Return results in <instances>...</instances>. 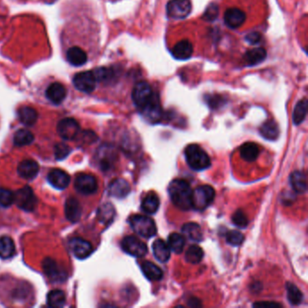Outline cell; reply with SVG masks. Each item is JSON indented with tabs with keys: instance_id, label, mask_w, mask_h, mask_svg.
<instances>
[{
	"instance_id": "cell-1",
	"label": "cell",
	"mask_w": 308,
	"mask_h": 308,
	"mask_svg": "<svg viewBox=\"0 0 308 308\" xmlns=\"http://www.w3.org/2000/svg\"><path fill=\"white\" fill-rule=\"evenodd\" d=\"M90 26L89 21L84 19V17H78L69 22L62 31L61 37L62 53L71 65L79 67L89 62L90 52L86 45L88 41L84 39V37L89 33L86 30Z\"/></svg>"
},
{
	"instance_id": "cell-2",
	"label": "cell",
	"mask_w": 308,
	"mask_h": 308,
	"mask_svg": "<svg viewBox=\"0 0 308 308\" xmlns=\"http://www.w3.org/2000/svg\"><path fill=\"white\" fill-rule=\"evenodd\" d=\"M169 196L173 203L179 209L187 211L192 208L193 190L185 180L176 179L168 186Z\"/></svg>"
},
{
	"instance_id": "cell-3",
	"label": "cell",
	"mask_w": 308,
	"mask_h": 308,
	"mask_svg": "<svg viewBox=\"0 0 308 308\" xmlns=\"http://www.w3.org/2000/svg\"><path fill=\"white\" fill-rule=\"evenodd\" d=\"M185 155L187 164L195 171L204 170L211 165L208 154L198 145H189L185 148Z\"/></svg>"
},
{
	"instance_id": "cell-4",
	"label": "cell",
	"mask_w": 308,
	"mask_h": 308,
	"mask_svg": "<svg viewBox=\"0 0 308 308\" xmlns=\"http://www.w3.org/2000/svg\"><path fill=\"white\" fill-rule=\"evenodd\" d=\"M129 224L136 234L143 238H152L156 234V226L151 218L145 215H133Z\"/></svg>"
},
{
	"instance_id": "cell-5",
	"label": "cell",
	"mask_w": 308,
	"mask_h": 308,
	"mask_svg": "<svg viewBox=\"0 0 308 308\" xmlns=\"http://www.w3.org/2000/svg\"><path fill=\"white\" fill-rule=\"evenodd\" d=\"M215 197V191L211 185H201L193 191L192 208L203 211L211 206Z\"/></svg>"
},
{
	"instance_id": "cell-6",
	"label": "cell",
	"mask_w": 308,
	"mask_h": 308,
	"mask_svg": "<svg viewBox=\"0 0 308 308\" xmlns=\"http://www.w3.org/2000/svg\"><path fill=\"white\" fill-rule=\"evenodd\" d=\"M74 87L84 93H91L97 84V79L93 71H86L75 74L73 78Z\"/></svg>"
},
{
	"instance_id": "cell-7",
	"label": "cell",
	"mask_w": 308,
	"mask_h": 308,
	"mask_svg": "<svg viewBox=\"0 0 308 308\" xmlns=\"http://www.w3.org/2000/svg\"><path fill=\"white\" fill-rule=\"evenodd\" d=\"M15 201L20 209L25 212H32L37 207V198L31 187L25 186L16 193Z\"/></svg>"
},
{
	"instance_id": "cell-8",
	"label": "cell",
	"mask_w": 308,
	"mask_h": 308,
	"mask_svg": "<svg viewBox=\"0 0 308 308\" xmlns=\"http://www.w3.org/2000/svg\"><path fill=\"white\" fill-rule=\"evenodd\" d=\"M192 11L190 0H170L166 6V12L169 17L175 19H184Z\"/></svg>"
},
{
	"instance_id": "cell-9",
	"label": "cell",
	"mask_w": 308,
	"mask_h": 308,
	"mask_svg": "<svg viewBox=\"0 0 308 308\" xmlns=\"http://www.w3.org/2000/svg\"><path fill=\"white\" fill-rule=\"evenodd\" d=\"M121 248L126 253L135 258H142L148 253V247L135 236H127L121 242Z\"/></svg>"
},
{
	"instance_id": "cell-10",
	"label": "cell",
	"mask_w": 308,
	"mask_h": 308,
	"mask_svg": "<svg viewBox=\"0 0 308 308\" xmlns=\"http://www.w3.org/2000/svg\"><path fill=\"white\" fill-rule=\"evenodd\" d=\"M153 93L152 88L148 82H138L132 91L133 102L140 111L151 99Z\"/></svg>"
},
{
	"instance_id": "cell-11",
	"label": "cell",
	"mask_w": 308,
	"mask_h": 308,
	"mask_svg": "<svg viewBox=\"0 0 308 308\" xmlns=\"http://www.w3.org/2000/svg\"><path fill=\"white\" fill-rule=\"evenodd\" d=\"M140 111L149 122L156 123L160 121L163 112L161 109L160 100L158 98V95L153 93L151 99H149V101L140 110Z\"/></svg>"
},
{
	"instance_id": "cell-12",
	"label": "cell",
	"mask_w": 308,
	"mask_h": 308,
	"mask_svg": "<svg viewBox=\"0 0 308 308\" xmlns=\"http://www.w3.org/2000/svg\"><path fill=\"white\" fill-rule=\"evenodd\" d=\"M57 132L63 140H74L80 133V125L77 120L73 118H66L58 123Z\"/></svg>"
},
{
	"instance_id": "cell-13",
	"label": "cell",
	"mask_w": 308,
	"mask_h": 308,
	"mask_svg": "<svg viewBox=\"0 0 308 308\" xmlns=\"http://www.w3.org/2000/svg\"><path fill=\"white\" fill-rule=\"evenodd\" d=\"M45 96L50 102L54 103L55 105L61 104L67 96L66 87L62 82L56 81L51 82L46 86Z\"/></svg>"
},
{
	"instance_id": "cell-14",
	"label": "cell",
	"mask_w": 308,
	"mask_h": 308,
	"mask_svg": "<svg viewBox=\"0 0 308 308\" xmlns=\"http://www.w3.org/2000/svg\"><path fill=\"white\" fill-rule=\"evenodd\" d=\"M75 188L82 194H92L98 190V183L93 176L88 174H81L74 182Z\"/></svg>"
},
{
	"instance_id": "cell-15",
	"label": "cell",
	"mask_w": 308,
	"mask_h": 308,
	"mask_svg": "<svg viewBox=\"0 0 308 308\" xmlns=\"http://www.w3.org/2000/svg\"><path fill=\"white\" fill-rule=\"evenodd\" d=\"M69 248L73 254L80 259H86L93 251L91 243L82 238H72L69 243Z\"/></svg>"
},
{
	"instance_id": "cell-16",
	"label": "cell",
	"mask_w": 308,
	"mask_h": 308,
	"mask_svg": "<svg viewBox=\"0 0 308 308\" xmlns=\"http://www.w3.org/2000/svg\"><path fill=\"white\" fill-rule=\"evenodd\" d=\"M43 267L50 280H53L54 282H62L63 280H65V271H63L62 268L59 267V265L54 261V259L50 258L45 259L43 262Z\"/></svg>"
},
{
	"instance_id": "cell-17",
	"label": "cell",
	"mask_w": 308,
	"mask_h": 308,
	"mask_svg": "<svg viewBox=\"0 0 308 308\" xmlns=\"http://www.w3.org/2000/svg\"><path fill=\"white\" fill-rule=\"evenodd\" d=\"M246 20V15L243 10L239 9H227L224 13V22L225 25L231 29H237L241 27Z\"/></svg>"
},
{
	"instance_id": "cell-18",
	"label": "cell",
	"mask_w": 308,
	"mask_h": 308,
	"mask_svg": "<svg viewBox=\"0 0 308 308\" xmlns=\"http://www.w3.org/2000/svg\"><path fill=\"white\" fill-rule=\"evenodd\" d=\"M47 180L50 185L59 190L65 189L71 182L70 176L61 169H54L48 174Z\"/></svg>"
},
{
	"instance_id": "cell-19",
	"label": "cell",
	"mask_w": 308,
	"mask_h": 308,
	"mask_svg": "<svg viewBox=\"0 0 308 308\" xmlns=\"http://www.w3.org/2000/svg\"><path fill=\"white\" fill-rule=\"evenodd\" d=\"M17 172L21 177L26 180H33L39 172V164L33 159L22 161L18 164Z\"/></svg>"
},
{
	"instance_id": "cell-20",
	"label": "cell",
	"mask_w": 308,
	"mask_h": 308,
	"mask_svg": "<svg viewBox=\"0 0 308 308\" xmlns=\"http://www.w3.org/2000/svg\"><path fill=\"white\" fill-rule=\"evenodd\" d=\"M130 193V185L126 180L118 178L109 185V194L112 197L122 199Z\"/></svg>"
},
{
	"instance_id": "cell-21",
	"label": "cell",
	"mask_w": 308,
	"mask_h": 308,
	"mask_svg": "<svg viewBox=\"0 0 308 308\" xmlns=\"http://www.w3.org/2000/svg\"><path fill=\"white\" fill-rule=\"evenodd\" d=\"M193 45L188 40H182L178 42L173 47L172 54L177 60H187L193 55Z\"/></svg>"
},
{
	"instance_id": "cell-22",
	"label": "cell",
	"mask_w": 308,
	"mask_h": 308,
	"mask_svg": "<svg viewBox=\"0 0 308 308\" xmlns=\"http://www.w3.org/2000/svg\"><path fill=\"white\" fill-rule=\"evenodd\" d=\"M65 216L72 222H77L82 217V207L75 198L70 197L66 200Z\"/></svg>"
},
{
	"instance_id": "cell-23",
	"label": "cell",
	"mask_w": 308,
	"mask_h": 308,
	"mask_svg": "<svg viewBox=\"0 0 308 308\" xmlns=\"http://www.w3.org/2000/svg\"><path fill=\"white\" fill-rule=\"evenodd\" d=\"M115 156V150L111 146H103L99 148L98 152V162L100 167L102 169L110 168L114 162Z\"/></svg>"
},
{
	"instance_id": "cell-24",
	"label": "cell",
	"mask_w": 308,
	"mask_h": 308,
	"mask_svg": "<svg viewBox=\"0 0 308 308\" xmlns=\"http://www.w3.org/2000/svg\"><path fill=\"white\" fill-rule=\"evenodd\" d=\"M153 253L156 257V259L164 263L168 261L171 256V250L169 248L168 244L165 243L163 239H156L155 243H153Z\"/></svg>"
},
{
	"instance_id": "cell-25",
	"label": "cell",
	"mask_w": 308,
	"mask_h": 308,
	"mask_svg": "<svg viewBox=\"0 0 308 308\" xmlns=\"http://www.w3.org/2000/svg\"><path fill=\"white\" fill-rule=\"evenodd\" d=\"M267 57V52L262 47L249 50L244 55V60L249 66H255L262 62Z\"/></svg>"
},
{
	"instance_id": "cell-26",
	"label": "cell",
	"mask_w": 308,
	"mask_h": 308,
	"mask_svg": "<svg viewBox=\"0 0 308 308\" xmlns=\"http://www.w3.org/2000/svg\"><path fill=\"white\" fill-rule=\"evenodd\" d=\"M18 119L20 120L22 124L25 126H33L37 121L38 114L37 111L33 108L28 107V106H24L21 107L17 111Z\"/></svg>"
},
{
	"instance_id": "cell-27",
	"label": "cell",
	"mask_w": 308,
	"mask_h": 308,
	"mask_svg": "<svg viewBox=\"0 0 308 308\" xmlns=\"http://www.w3.org/2000/svg\"><path fill=\"white\" fill-rule=\"evenodd\" d=\"M290 185L293 190L297 193H304L306 191V177L302 171H295L290 176Z\"/></svg>"
},
{
	"instance_id": "cell-28",
	"label": "cell",
	"mask_w": 308,
	"mask_h": 308,
	"mask_svg": "<svg viewBox=\"0 0 308 308\" xmlns=\"http://www.w3.org/2000/svg\"><path fill=\"white\" fill-rule=\"evenodd\" d=\"M159 206H160V201L158 196L155 193H149L142 201L141 209L145 214H154L158 211Z\"/></svg>"
},
{
	"instance_id": "cell-29",
	"label": "cell",
	"mask_w": 308,
	"mask_h": 308,
	"mask_svg": "<svg viewBox=\"0 0 308 308\" xmlns=\"http://www.w3.org/2000/svg\"><path fill=\"white\" fill-rule=\"evenodd\" d=\"M15 253H16V246L12 238L9 236L0 237V259H10Z\"/></svg>"
},
{
	"instance_id": "cell-30",
	"label": "cell",
	"mask_w": 308,
	"mask_h": 308,
	"mask_svg": "<svg viewBox=\"0 0 308 308\" xmlns=\"http://www.w3.org/2000/svg\"><path fill=\"white\" fill-rule=\"evenodd\" d=\"M141 269L146 278L151 281H157L163 278V271L160 267H157L150 261H144L141 264Z\"/></svg>"
},
{
	"instance_id": "cell-31",
	"label": "cell",
	"mask_w": 308,
	"mask_h": 308,
	"mask_svg": "<svg viewBox=\"0 0 308 308\" xmlns=\"http://www.w3.org/2000/svg\"><path fill=\"white\" fill-rule=\"evenodd\" d=\"M183 233L192 242L200 243L202 241V231L201 227L195 222H188L183 226Z\"/></svg>"
},
{
	"instance_id": "cell-32",
	"label": "cell",
	"mask_w": 308,
	"mask_h": 308,
	"mask_svg": "<svg viewBox=\"0 0 308 308\" xmlns=\"http://www.w3.org/2000/svg\"><path fill=\"white\" fill-rule=\"evenodd\" d=\"M259 132L263 138L267 140H276L280 135L278 124L274 120H267L260 127Z\"/></svg>"
},
{
	"instance_id": "cell-33",
	"label": "cell",
	"mask_w": 308,
	"mask_h": 308,
	"mask_svg": "<svg viewBox=\"0 0 308 308\" xmlns=\"http://www.w3.org/2000/svg\"><path fill=\"white\" fill-rule=\"evenodd\" d=\"M259 154V148L257 145L252 142H248L241 148V156L244 160L248 162H253L258 158Z\"/></svg>"
},
{
	"instance_id": "cell-34",
	"label": "cell",
	"mask_w": 308,
	"mask_h": 308,
	"mask_svg": "<svg viewBox=\"0 0 308 308\" xmlns=\"http://www.w3.org/2000/svg\"><path fill=\"white\" fill-rule=\"evenodd\" d=\"M65 294L60 289L52 290L47 295V304L51 307H62L65 304Z\"/></svg>"
},
{
	"instance_id": "cell-35",
	"label": "cell",
	"mask_w": 308,
	"mask_h": 308,
	"mask_svg": "<svg viewBox=\"0 0 308 308\" xmlns=\"http://www.w3.org/2000/svg\"><path fill=\"white\" fill-rule=\"evenodd\" d=\"M114 217H115V209L111 203L107 202L99 207L98 211L99 222H102L104 224H109L113 221Z\"/></svg>"
},
{
	"instance_id": "cell-36",
	"label": "cell",
	"mask_w": 308,
	"mask_h": 308,
	"mask_svg": "<svg viewBox=\"0 0 308 308\" xmlns=\"http://www.w3.org/2000/svg\"><path fill=\"white\" fill-rule=\"evenodd\" d=\"M307 113V100L303 99L297 102L293 112V122L299 125L304 121Z\"/></svg>"
},
{
	"instance_id": "cell-37",
	"label": "cell",
	"mask_w": 308,
	"mask_h": 308,
	"mask_svg": "<svg viewBox=\"0 0 308 308\" xmlns=\"http://www.w3.org/2000/svg\"><path fill=\"white\" fill-rule=\"evenodd\" d=\"M33 135L27 129H19L15 133L14 144L17 147H24L30 145L33 141Z\"/></svg>"
},
{
	"instance_id": "cell-38",
	"label": "cell",
	"mask_w": 308,
	"mask_h": 308,
	"mask_svg": "<svg viewBox=\"0 0 308 308\" xmlns=\"http://www.w3.org/2000/svg\"><path fill=\"white\" fill-rule=\"evenodd\" d=\"M203 255L204 253L201 247H199L198 245H192L186 251L185 259L187 262L194 265V264L201 262V259L203 258Z\"/></svg>"
},
{
	"instance_id": "cell-39",
	"label": "cell",
	"mask_w": 308,
	"mask_h": 308,
	"mask_svg": "<svg viewBox=\"0 0 308 308\" xmlns=\"http://www.w3.org/2000/svg\"><path fill=\"white\" fill-rule=\"evenodd\" d=\"M287 291H288V299L290 304L293 305H298L302 303L303 294L296 285L292 283L287 284Z\"/></svg>"
},
{
	"instance_id": "cell-40",
	"label": "cell",
	"mask_w": 308,
	"mask_h": 308,
	"mask_svg": "<svg viewBox=\"0 0 308 308\" xmlns=\"http://www.w3.org/2000/svg\"><path fill=\"white\" fill-rule=\"evenodd\" d=\"M185 238L178 233H172L168 238L169 248L175 253H181L185 248Z\"/></svg>"
},
{
	"instance_id": "cell-41",
	"label": "cell",
	"mask_w": 308,
	"mask_h": 308,
	"mask_svg": "<svg viewBox=\"0 0 308 308\" xmlns=\"http://www.w3.org/2000/svg\"><path fill=\"white\" fill-rule=\"evenodd\" d=\"M15 202V194L9 189L0 188V206L9 207Z\"/></svg>"
},
{
	"instance_id": "cell-42",
	"label": "cell",
	"mask_w": 308,
	"mask_h": 308,
	"mask_svg": "<svg viewBox=\"0 0 308 308\" xmlns=\"http://www.w3.org/2000/svg\"><path fill=\"white\" fill-rule=\"evenodd\" d=\"M218 15H219V6L215 3H211L206 8L201 18L207 22H213L217 18Z\"/></svg>"
},
{
	"instance_id": "cell-43",
	"label": "cell",
	"mask_w": 308,
	"mask_h": 308,
	"mask_svg": "<svg viewBox=\"0 0 308 308\" xmlns=\"http://www.w3.org/2000/svg\"><path fill=\"white\" fill-rule=\"evenodd\" d=\"M226 241L232 246H239L244 241V236L238 230H230L226 234Z\"/></svg>"
},
{
	"instance_id": "cell-44",
	"label": "cell",
	"mask_w": 308,
	"mask_h": 308,
	"mask_svg": "<svg viewBox=\"0 0 308 308\" xmlns=\"http://www.w3.org/2000/svg\"><path fill=\"white\" fill-rule=\"evenodd\" d=\"M232 222L233 224L238 227V228H246L249 224V220L247 218L245 214L243 213L242 210H238L234 214L232 215Z\"/></svg>"
},
{
	"instance_id": "cell-45",
	"label": "cell",
	"mask_w": 308,
	"mask_h": 308,
	"mask_svg": "<svg viewBox=\"0 0 308 308\" xmlns=\"http://www.w3.org/2000/svg\"><path fill=\"white\" fill-rule=\"evenodd\" d=\"M71 152V148L66 144H58L55 146L54 148V154L56 159L62 160L64 159L66 156H68Z\"/></svg>"
},
{
	"instance_id": "cell-46",
	"label": "cell",
	"mask_w": 308,
	"mask_h": 308,
	"mask_svg": "<svg viewBox=\"0 0 308 308\" xmlns=\"http://www.w3.org/2000/svg\"><path fill=\"white\" fill-rule=\"evenodd\" d=\"M261 38L262 37L259 32H251L247 35L245 40L251 45H258L259 42L261 41Z\"/></svg>"
},
{
	"instance_id": "cell-47",
	"label": "cell",
	"mask_w": 308,
	"mask_h": 308,
	"mask_svg": "<svg viewBox=\"0 0 308 308\" xmlns=\"http://www.w3.org/2000/svg\"><path fill=\"white\" fill-rule=\"evenodd\" d=\"M206 100L208 101V104L211 107L216 108L218 104L221 105V102H222V97H219V96H213V97L208 96V99Z\"/></svg>"
},
{
	"instance_id": "cell-48",
	"label": "cell",
	"mask_w": 308,
	"mask_h": 308,
	"mask_svg": "<svg viewBox=\"0 0 308 308\" xmlns=\"http://www.w3.org/2000/svg\"><path fill=\"white\" fill-rule=\"evenodd\" d=\"M253 306H258V307H267V306H269V307H280L281 306L280 304H278V303H271V302H262V303H256V304H253Z\"/></svg>"
}]
</instances>
